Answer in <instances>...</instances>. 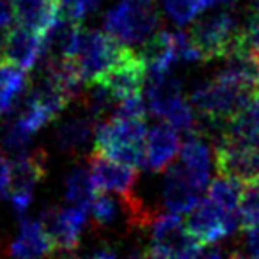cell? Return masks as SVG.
I'll list each match as a JSON object with an SVG mask.
<instances>
[{
    "instance_id": "obj_1",
    "label": "cell",
    "mask_w": 259,
    "mask_h": 259,
    "mask_svg": "<svg viewBox=\"0 0 259 259\" xmlns=\"http://www.w3.org/2000/svg\"><path fill=\"white\" fill-rule=\"evenodd\" d=\"M146 130L144 119H126L114 115L96 126L94 151L132 167H146Z\"/></svg>"
},
{
    "instance_id": "obj_2",
    "label": "cell",
    "mask_w": 259,
    "mask_h": 259,
    "mask_svg": "<svg viewBox=\"0 0 259 259\" xmlns=\"http://www.w3.org/2000/svg\"><path fill=\"white\" fill-rule=\"evenodd\" d=\"M190 39L202 55V61L226 59L248 43L247 29L240 25L231 11H219L204 16L192 27Z\"/></svg>"
},
{
    "instance_id": "obj_3",
    "label": "cell",
    "mask_w": 259,
    "mask_h": 259,
    "mask_svg": "<svg viewBox=\"0 0 259 259\" xmlns=\"http://www.w3.org/2000/svg\"><path fill=\"white\" fill-rule=\"evenodd\" d=\"M105 32L122 45H137L156 34L160 16L146 0H121L108 9L103 20Z\"/></svg>"
},
{
    "instance_id": "obj_4",
    "label": "cell",
    "mask_w": 259,
    "mask_h": 259,
    "mask_svg": "<svg viewBox=\"0 0 259 259\" xmlns=\"http://www.w3.org/2000/svg\"><path fill=\"white\" fill-rule=\"evenodd\" d=\"M126 45L119 43L108 32L82 30L80 43L73 62L78 68L83 82L94 83L101 80L122 57Z\"/></svg>"
},
{
    "instance_id": "obj_5",
    "label": "cell",
    "mask_w": 259,
    "mask_h": 259,
    "mask_svg": "<svg viewBox=\"0 0 259 259\" xmlns=\"http://www.w3.org/2000/svg\"><path fill=\"white\" fill-rule=\"evenodd\" d=\"M151 252L162 259H197L202 245L190 236L180 213H162L151 222Z\"/></svg>"
},
{
    "instance_id": "obj_6",
    "label": "cell",
    "mask_w": 259,
    "mask_h": 259,
    "mask_svg": "<svg viewBox=\"0 0 259 259\" xmlns=\"http://www.w3.org/2000/svg\"><path fill=\"white\" fill-rule=\"evenodd\" d=\"M215 167L219 176L233 178L241 183L259 178V146L224 134L215 141Z\"/></svg>"
},
{
    "instance_id": "obj_7",
    "label": "cell",
    "mask_w": 259,
    "mask_h": 259,
    "mask_svg": "<svg viewBox=\"0 0 259 259\" xmlns=\"http://www.w3.org/2000/svg\"><path fill=\"white\" fill-rule=\"evenodd\" d=\"M238 222L240 213L226 211L209 197H204L188 211L185 224L190 236L206 247L233 234Z\"/></svg>"
},
{
    "instance_id": "obj_8",
    "label": "cell",
    "mask_w": 259,
    "mask_h": 259,
    "mask_svg": "<svg viewBox=\"0 0 259 259\" xmlns=\"http://www.w3.org/2000/svg\"><path fill=\"white\" fill-rule=\"evenodd\" d=\"M87 217H89V206L71 204L64 209H43L39 220L54 240L55 252H73L80 241Z\"/></svg>"
},
{
    "instance_id": "obj_9",
    "label": "cell",
    "mask_w": 259,
    "mask_h": 259,
    "mask_svg": "<svg viewBox=\"0 0 259 259\" xmlns=\"http://www.w3.org/2000/svg\"><path fill=\"white\" fill-rule=\"evenodd\" d=\"M148 66H146L142 55L126 47L117 64L98 82L103 83L114 94L115 100L121 101L130 96H139L144 83L148 82Z\"/></svg>"
},
{
    "instance_id": "obj_10",
    "label": "cell",
    "mask_w": 259,
    "mask_h": 259,
    "mask_svg": "<svg viewBox=\"0 0 259 259\" xmlns=\"http://www.w3.org/2000/svg\"><path fill=\"white\" fill-rule=\"evenodd\" d=\"M45 45L43 36L34 32L25 25H11L0 41V57L2 61L20 66L22 69L36 68L43 59Z\"/></svg>"
},
{
    "instance_id": "obj_11",
    "label": "cell",
    "mask_w": 259,
    "mask_h": 259,
    "mask_svg": "<svg viewBox=\"0 0 259 259\" xmlns=\"http://www.w3.org/2000/svg\"><path fill=\"white\" fill-rule=\"evenodd\" d=\"M89 170L98 192H115L121 197L132 195L137 181V167L112 160L98 151L89 156Z\"/></svg>"
},
{
    "instance_id": "obj_12",
    "label": "cell",
    "mask_w": 259,
    "mask_h": 259,
    "mask_svg": "<svg viewBox=\"0 0 259 259\" xmlns=\"http://www.w3.org/2000/svg\"><path fill=\"white\" fill-rule=\"evenodd\" d=\"M55 245L41 220H22L18 236L11 243L13 259H45L54 254Z\"/></svg>"
},
{
    "instance_id": "obj_13",
    "label": "cell",
    "mask_w": 259,
    "mask_h": 259,
    "mask_svg": "<svg viewBox=\"0 0 259 259\" xmlns=\"http://www.w3.org/2000/svg\"><path fill=\"white\" fill-rule=\"evenodd\" d=\"M180 151L178 130L170 124H156L148 132L146 139V167L149 170H165Z\"/></svg>"
},
{
    "instance_id": "obj_14",
    "label": "cell",
    "mask_w": 259,
    "mask_h": 259,
    "mask_svg": "<svg viewBox=\"0 0 259 259\" xmlns=\"http://www.w3.org/2000/svg\"><path fill=\"white\" fill-rule=\"evenodd\" d=\"M211 153L206 144V141L199 134H192L187 139V142L181 148V162L185 174L192 181L199 192H202L208 187L209 181V167H211Z\"/></svg>"
},
{
    "instance_id": "obj_15",
    "label": "cell",
    "mask_w": 259,
    "mask_h": 259,
    "mask_svg": "<svg viewBox=\"0 0 259 259\" xmlns=\"http://www.w3.org/2000/svg\"><path fill=\"white\" fill-rule=\"evenodd\" d=\"M199 194L180 163L169 167L163 183V202L169 211L188 213L199 202Z\"/></svg>"
},
{
    "instance_id": "obj_16",
    "label": "cell",
    "mask_w": 259,
    "mask_h": 259,
    "mask_svg": "<svg viewBox=\"0 0 259 259\" xmlns=\"http://www.w3.org/2000/svg\"><path fill=\"white\" fill-rule=\"evenodd\" d=\"M16 23L45 36L59 18V0H13Z\"/></svg>"
},
{
    "instance_id": "obj_17",
    "label": "cell",
    "mask_w": 259,
    "mask_h": 259,
    "mask_svg": "<svg viewBox=\"0 0 259 259\" xmlns=\"http://www.w3.org/2000/svg\"><path fill=\"white\" fill-rule=\"evenodd\" d=\"M13 165V181L11 190L32 192L34 188L43 181L47 176V155L45 151L37 149L34 153H20L16 155Z\"/></svg>"
},
{
    "instance_id": "obj_18",
    "label": "cell",
    "mask_w": 259,
    "mask_h": 259,
    "mask_svg": "<svg viewBox=\"0 0 259 259\" xmlns=\"http://www.w3.org/2000/svg\"><path fill=\"white\" fill-rule=\"evenodd\" d=\"M181 98V83L172 73L149 75L146 83V103L151 114L163 117L167 108Z\"/></svg>"
},
{
    "instance_id": "obj_19",
    "label": "cell",
    "mask_w": 259,
    "mask_h": 259,
    "mask_svg": "<svg viewBox=\"0 0 259 259\" xmlns=\"http://www.w3.org/2000/svg\"><path fill=\"white\" fill-rule=\"evenodd\" d=\"M94 134H96V128H94L93 117L76 115L59 126L55 141L59 149H62L64 153H80L89 146V141Z\"/></svg>"
},
{
    "instance_id": "obj_20",
    "label": "cell",
    "mask_w": 259,
    "mask_h": 259,
    "mask_svg": "<svg viewBox=\"0 0 259 259\" xmlns=\"http://www.w3.org/2000/svg\"><path fill=\"white\" fill-rule=\"evenodd\" d=\"M27 87L25 69L11 62H0V115L11 114Z\"/></svg>"
},
{
    "instance_id": "obj_21",
    "label": "cell",
    "mask_w": 259,
    "mask_h": 259,
    "mask_svg": "<svg viewBox=\"0 0 259 259\" xmlns=\"http://www.w3.org/2000/svg\"><path fill=\"white\" fill-rule=\"evenodd\" d=\"M96 187H94L91 170L76 167L69 172L66 180V199L68 202L76 206H91L96 197Z\"/></svg>"
},
{
    "instance_id": "obj_22",
    "label": "cell",
    "mask_w": 259,
    "mask_h": 259,
    "mask_svg": "<svg viewBox=\"0 0 259 259\" xmlns=\"http://www.w3.org/2000/svg\"><path fill=\"white\" fill-rule=\"evenodd\" d=\"M243 183L233 178L219 176L208 188V197L231 213H240V199Z\"/></svg>"
},
{
    "instance_id": "obj_23",
    "label": "cell",
    "mask_w": 259,
    "mask_h": 259,
    "mask_svg": "<svg viewBox=\"0 0 259 259\" xmlns=\"http://www.w3.org/2000/svg\"><path fill=\"white\" fill-rule=\"evenodd\" d=\"M52 119L55 117L30 94L25 100V103L22 105V108H20V114L16 115L15 124L20 126L29 135H34L37 130H41L45 124H48Z\"/></svg>"
},
{
    "instance_id": "obj_24",
    "label": "cell",
    "mask_w": 259,
    "mask_h": 259,
    "mask_svg": "<svg viewBox=\"0 0 259 259\" xmlns=\"http://www.w3.org/2000/svg\"><path fill=\"white\" fill-rule=\"evenodd\" d=\"M163 119L167 121V124H170L178 132H183L187 135L199 134V122L197 117H195L194 107H192V103L185 101L183 96L167 108V112L163 114Z\"/></svg>"
},
{
    "instance_id": "obj_25",
    "label": "cell",
    "mask_w": 259,
    "mask_h": 259,
    "mask_svg": "<svg viewBox=\"0 0 259 259\" xmlns=\"http://www.w3.org/2000/svg\"><path fill=\"white\" fill-rule=\"evenodd\" d=\"M240 222L245 229L259 224V178L243 183L240 199Z\"/></svg>"
},
{
    "instance_id": "obj_26",
    "label": "cell",
    "mask_w": 259,
    "mask_h": 259,
    "mask_svg": "<svg viewBox=\"0 0 259 259\" xmlns=\"http://www.w3.org/2000/svg\"><path fill=\"white\" fill-rule=\"evenodd\" d=\"M162 4L178 25H187L194 22L199 13L206 11L202 0H162Z\"/></svg>"
},
{
    "instance_id": "obj_27",
    "label": "cell",
    "mask_w": 259,
    "mask_h": 259,
    "mask_svg": "<svg viewBox=\"0 0 259 259\" xmlns=\"http://www.w3.org/2000/svg\"><path fill=\"white\" fill-rule=\"evenodd\" d=\"M91 213L94 217V222L98 226H112L115 222L119 215V208L115 204V201L108 195L101 194V195H96L94 201L91 202Z\"/></svg>"
},
{
    "instance_id": "obj_28",
    "label": "cell",
    "mask_w": 259,
    "mask_h": 259,
    "mask_svg": "<svg viewBox=\"0 0 259 259\" xmlns=\"http://www.w3.org/2000/svg\"><path fill=\"white\" fill-rule=\"evenodd\" d=\"M100 2L101 0H59V11L62 16L80 23L85 16L96 11Z\"/></svg>"
},
{
    "instance_id": "obj_29",
    "label": "cell",
    "mask_w": 259,
    "mask_h": 259,
    "mask_svg": "<svg viewBox=\"0 0 259 259\" xmlns=\"http://www.w3.org/2000/svg\"><path fill=\"white\" fill-rule=\"evenodd\" d=\"M148 103L139 96H130L124 100L117 101V107H115V115L117 117H126V119H146L148 114Z\"/></svg>"
},
{
    "instance_id": "obj_30",
    "label": "cell",
    "mask_w": 259,
    "mask_h": 259,
    "mask_svg": "<svg viewBox=\"0 0 259 259\" xmlns=\"http://www.w3.org/2000/svg\"><path fill=\"white\" fill-rule=\"evenodd\" d=\"M32 192H22V190H11L9 192V201L18 215H25V211L32 204Z\"/></svg>"
},
{
    "instance_id": "obj_31",
    "label": "cell",
    "mask_w": 259,
    "mask_h": 259,
    "mask_svg": "<svg viewBox=\"0 0 259 259\" xmlns=\"http://www.w3.org/2000/svg\"><path fill=\"white\" fill-rule=\"evenodd\" d=\"M13 181V165L2 153H0V195L11 188Z\"/></svg>"
},
{
    "instance_id": "obj_32",
    "label": "cell",
    "mask_w": 259,
    "mask_h": 259,
    "mask_svg": "<svg viewBox=\"0 0 259 259\" xmlns=\"http://www.w3.org/2000/svg\"><path fill=\"white\" fill-rule=\"evenodd\" d=\"M13 20H16L13 0H0V32H6L13 25Z\"/></svg>"
},
{
    "instance_id": "obj_33",
    "label": "cell",
    "mask_w": 259,
    "mask_h": 259,
    "mask_svg": "<svg viewBox=\"0 0 259 259\" xmlns=\"http://www.w3.org/2000/svg\"><path fill=\"white\" fill-rule=\"evenodd\" d=\"M245 254L250 259H259V224L247 229V241H245Z\"/></svg>"
},
{
    "instance_id": "obj_34",
    "label": "cell",
    "mask_w": 259,
    "mask_h": 259,
    "mask_svg": "<svg viewBox=\"0 0 259 259\" xmlns=\"http://www.w3.org/2000/svg\"><path fill=\"white\" fill-rule=\"evenodd\" d=\"M89 259H119V257H117V254H115V250H112L110 247L103 245V247L94 248V250L91 252Z\"/></svg>"
},
{
    "instance_id": "obj_35",
    "label": "cell",
    "mask_w": 259,
    "mask_h": 259,
    "mask_svg": "<svg viewBox=\"0 0 259 259\" xmlns=\"http://www.w3.org/2000/svg\"><path fill=\"white\" fill-rule=\"evenodd\" d=\"M204 2V8L209 9V8H215V6H224V4H231L233 0H202Z\"/></svg>"
},
{
    "instance_id": "obj_36",
    "label": "cell",
    "mask_w": 259,
    "mask_h": 259,
    "mask_svg": "<svg viewBox=\"0 0 259 259\" xmlns=\"http://www.w3.org/2000/svg\"><path fill=\"white\" fill-rule=\"evenodd\" d=\"M55 259H78V257H76L73 252H62V254H59Z\"/></svg>"
},
{
    "instance_id": "obj_37",
    "label": "cell",
    "mask_w": 259,
    "mask_h": 259,
    "mask_svg": "<svg viewBox=\"0 0 259 259\" xmlns=\"http://www.w3.org/2000/svg\"><path fill=\"white\" fill-rule=\"evenodd\" d=\"M255 9H257V13H255V15H259V0H255Z\"/></svg>"
},
{
    "instance_id": "obj_38",
    "label": "cell",
    "mask_w": 259,
    "mask_h": 259,
    "mask_svg": "<svg viewBox=\"0 0 259 259\" xmlns=\"http://www.w3.org/2000/svg\"><path fill=\"white\" fill-rule=\"evenodd\" d=\"M146 2H151V0H146Z\"/></svg>"
},
{
    "instance_id": "obj_39",
    "label": "cell",
    "mask_w": 259,
    "mask_h": 259,
    "mask_svg": "<svg viewBox=\"0 0 259 259\" xmlns=\"http://www.w3.org/2000/svg\"><path fill=\"white\" fill-rule=\"evenodd\" d=\"M0 61H2V57H0Z\"/></svg>"
}]
</instances>
